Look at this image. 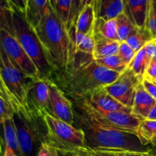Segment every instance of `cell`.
<instances>
[{
  "mask_svg": "<svg viewBox=\"0 0 156 156\" xmlns=\"http://www.w3.org/2000/svg\"><path fill=\"white\" fill-rule=\"evenodd\" d=\"M120 73L101 66L91 55L76 52L66 68L53 81L74 101L83 100L117 80Z\"/></svg>",
  "mask_w": 156,
  "mask_h": 156,
  "instance_id": "cell-1",
  "label": "cell"
},
{
  "mask_svg": "<svg viewBox=\"0 0 156 156\" xmlns=\"http://www.w3.org/2000/svg\"><path fill=\"white\" fill-rule=\"evenodd\" d=\"M34 29L54 75L63 71L73 59L76 49L66 27L53 8Z\"/></svg>",
  "mask_w": 156,
  "mask_h": 156,
  "instance_id": "cell-2",
  "label": "cell"
},
{
  "mask_svg": "<svg viewBox=\"0 0 156 156\" xmlns=\"http://www.w3.org/2000/svg\"><path fill=\"white\" fill-rule=\"evenodd\" d=\"M74 114L80 129L85 133L86 146L90 149L112 153L150 151V146H143L137 135L103 127L76 108Z\"/></svg>",
  "mask_w": 156,
  "mask_h": 156,
  "instance_id": "cell-3",
  "label": "cell"
},
{
  "mask_svg": "<svg viewBox=\"0 0 156 156\" xmlns=\"http://www.w3.org/2000/svg\"><path fill=\"white\" fill-rule=\"evenodd\" d=\"M0 74L15 105V113L27 120L35 118L30 114L27 104L29 90L34 80L21 71L6 55L0 46Z\"/></svg>",
  "mask_w": 156,
  "mask_h": 156,
  "instance_id": "cell-4",
  "label": "cell"
},
{
  "mask_svg": "<svg viewBox=\"0 0 156 156\" xmlns=\"http://www.w3.org/2000/svg\"><path fill=\"white\" fill-rule=\"evenodd\" d=\"M13 34L37 69L41 79L53 81L54 72L50 67L34 29L24 13L15 9L13 15Z\"/></svg>",
  "mask_w": 156,
  "mask_h": 156,
  "instance_id": "cell-5",
  "label": "cell"
},
{
  "mask_svg": "<svg viewBox=\"0 0 156 156\" xmlns=\"http://www.w3.org/2000/svg\"><path fill=\"white\" fill-rule=\"evenodd\" d=\"M46 127L45 142L59 153H75L87 147L85 133L80 128L66 123L47 114L43 117Z\"/></svg>",
  "mask_w": 156,
  "mask_h": 156,
  "instance_id": "cell-6",
  "label": "cell"
},
{
  "mask_svg": "<svg viewBox=\"0 0 156 156\" xmlns=\"http://www.w3.org/2000/svg\"><path fill=\"white\" fill-rule=\"evenodd\" d=\"M76 109L92 120L94 123L108 129L126 133L137 135V130L143 120L133 115L131 113L100 112L93 109L85 101H75Z\"/></svg>",
  "mask_w": 156,
  "mask_h": 156,
  "instance_id": "cell-7",
  "label": "cell"
},
{
  "mask_svg": "<svg viewBox=\"0 0 156 156\" xmlns=\"http://www.w3.org/2000/svg\"><path fill=\"white\" fill-rule=\"evenodd\" d=\"M15 126L18 133V141L23 156H34L36 150L42 143L45 142L46 127L44 120L40 118L27 120L22 114L15 113L14 114Z\"/></svg>",
  "mask_w": 156,
  "mask_h": 156,
  "instance_id": "cell-8",
  "label": "cell"
},
{
  "mask_svg": "<svg viewBox=\"0 0 156 156\" xmlns=\"http://www.w3.org/2000/svg\"><path fill=\"white\" fill-rule=\"evenodd\" d=\"M0 46L11 60L34 79H41L37 69L14 34L7 31L0 32Z\"/></svg>",
  "mask_w": 156,
  "mask_h": 156,
  "instance_id": "cell-9",
  "label": "cell"
},
{
  "mask_svg": "<svg viewBox=\"0 0 156 156\" xmlns=\"http://www.w3.org/2000/svg\"><path fill=\"white\" fill-rule=\"evenodd\" d=\"M140 82H142L141 81L127 66L124 72L120 73L115 82L104 88L117 101L131 109L135 96L136 87Z\"/></svg>",
  "mask_w": 156,
  "mask_h": 156,
  "instance_id": "cell-10",
  "label": "cell"
},
{
  "mask_svg": "<svg viewBox=\"0 0 156 156\" xmlns=\"http://www.w3.org/2000/svg\"><path fill=\"white\" fill-rule=\"evenodd\" d=\"M50 114L69 124L75 123L73 105L53 81H48Z\"/></svg>",
  "mask_w": 156,
  "mask_h": 156,
  "instance_id": "cell-11",
  "label": "cell"
},
{
  "mask_svg": "<svg viewBox=\"0 0 156 156\" xmlns=\"http://www.w3.org/2000/svg\"><path fill=\"white\" fill-rule=\"evenodd\" d=\"M27 104L30 114L35 118L43 119L46 114H50L48 81H34L29 90Z\"/></svg>",
  "mask_w": 156,
  "mask_h": 156,
  "instance_id": "cell-12",
  "label": "cell"
},
{
  "mask_svg": "<svg viewBox=\"0 0 156 156\" xmlns=\"http://www.w3.org/2000/svg\"><path fill=\"white\" fill-rule=\"evenodd\" d=\"M82 101V100H81ZM90 107L94 110L100 112H120L131 113L130 108L123 106L122 104L114 99L105 88L98 90L89 97L83 99Z\"/></svg>",
  "mask_w": 156,
  "mask_h": 156,
  "instance_id": "cell-13",
  "label": "cell"
},
{
  "mask_svg": "<svg viewBox=\"0 0 156 156\" xmlns=\"http://www.w3.org/2000/svg\"><path fill=\"white\" fill-rule=\"evenodd\" d=\"M155 105L156 100L146 91L142 82L139 83L136 87L131 114L141 120H146Z\"/></svg>",
  "mask_w": 156,
  "mask_h": 156,
  "instance_id": "cell-14",
  "label": "cell"
},
{
  "mask_svg": "<svg viewBox=\"0 0 156 156\" xmlns=\"http://www.w3.org/2000/svg\"><path fill=\"white\" fill-rule=\"evenodd\" d=\"M123 13L136 27H146L149 0H123Z\"/></svg>",
  "mask_w": 156,
  "mask_h": 156,
  "instance_id": "cell-15",
  "label": "cell"
},
{
  "mask_svg": "<svg viewBox=\"0 0 156 156\" xmlns=\"http://www.w3.org/2000/svg\"><path fill=\"white\" fill-rule=\"evenodd\" d=\"M51 7L50 0H27L24 13L26 20L35 28Z\"/></svg>",
  "mask_w": 156,
  "mask_h": 156,
  "instance_id": "cell-16",
  "label": "cell"
},
{
  "mask_svg": "<svg viewBox=\"0 0 156 156\" xmlns=\"http://www.w3.org/2000/svg\"><path fill=\"white\" fill-rule=\"evenodd\" d=\"M94 50L93 57L94 59L111 56L118 53L120 41L109 40L94 32Z\"/></svg>",
  "mask_w": 156,
  "mask_h": 156,
  "instance_id": "cell-17",
  "label": "cell"
},
{
  "mask_svg": "<svg viewBox=\"0 0 156 156\" xmlns=\"http://www.w3.org/2000/svg\"><path fill=\"white\" fill-rule=\"evenodd\" d=\"M96 16L92 5H85L81 11L74 26L76 33L88 34L94 32Z\"/></svg>",
  "mask_w": 156,
  "mask_h": 156,
  "instance_id": "cell-18",
  "label": "cell"
},
{
  "mask_svg": "<svg viewBox=\"0 0 156 156\" xmlns=\"http://www.w3.org/2000/svg\"><path fill=\"white\" fill-rule=\"evenodd\" d=\"M2 125L3 129V136H4L3 139H4L5 146L12 149L18 156H23L21 148H20L18 133H17L14 117L5 120L2 123Z\"/></svg>",
  "mask_w": 156,
  "mask_h": 156,
  "instance_id": "cell-19",
  "label": "cell"
},
{
  "mask_svg": "<svg viewBox=\"0 0 156 156\" xmlns=\"http://www.w3.org/2000/svg\"><path fill=\"white\" fill-rule=\"evenodd\" d=\"M123 12V0H101L95 16L96 18L111 20L117 18Z\"/></svg>",
  "mask_w": 156,
  "mask_h": 156,
  "instance_id": "cell-20",
  "label": "cell"
},
{
  "mask_svg": "<svg viewBox=\"0 0 156 156\" xmlns=\"http://www.w3.org/2000/svg\"><path fill=\"white\" fill-rule=\"evenodd\" d=\"M15 6L10 0H0V32L13 34V15Z\"/></svg>",
  "mask_w": 156,
  "mask_h": 156,
  "instance_id": "cell-21",
  "label": "cell"
},
{
  "mask_svg": "<svg viewBox=\"0 0 156 156\" xmlns=\"http://www.w3.org/2000/svg\"><path fill=\"white\" fill-rule=\"evenodd\" d=\"M94 32L109 40L120 41L118 35H117L116 18L111 20H105L103 18H97L95 19V22H94Z\"/></svg>",
  "mask_w": 156,
  "mask_h": 156,
  "instance_id": "cell-22",
  "label": "cell"
},
{
  "mask_svg": "<svg viewBox=\"0 0 156 156\" xmlns=\"http://www.w3.org/2000/svg\"><path fill=\"white\" fill-rule=\"evenodd\" d=\"M151 60L152 59L146 54V50L143 47L136 53L135 56L133 59L132 62L128 66V67L131 69L134 74L142 82L146 75V70H147Z\"/></svg>",
  "mask_w": 156,
  "mask_h": 156,
  "instance_id": "cell-23",
  "label": "cell"
},
{
  "mask_svg": "<svg viewBox=\"0 0 156 156\" xmlns=\"http://www.w3.org/2000/svg\"><path fill=\"white\" fill-rule=\"evenodd\" d=\"M153 41L149 34V31L146 28L136 27L133 31L129 35L125 42L135 52H138L145 47L148 42Z\"/></svg>",
  "mask_w": 156,
  "mask_h": 156,
  "instance_id": "cell-24",
  "label": "cell"
},
{
  "mask_svg": "<svg viewBox=\"0 0 156 156\" xmlns=\"http://www.w3.org/2000/svg\"><path fill=\"white\" fill-rule=\"evenodd\" d=\"M137 136L143 146H148L156 136V120H143L137 130Z\"/></svg>",
  "mask_w": 156,
  "mask_h": 156,
  "instance_id": "cell-25",
  "label": "cell"
},
{
  "mask_svg": "<svg viewBox=\"0 0 156 156\" xmlns=\"http://www.w3.org/2000/svg\"><path fill=\"white\" fill-rule=\"evenodd\" d=\"M50 4L56 15L63 23L69 32L72 0H51Z\"/></svg>",
  "mask_w": 156,
  "mask_h": 156,
  "instance_id": "cell-26",
  "label": "cell"
},
{
  "mask_svg": "<svg viewBox=\"0 0 156 156\" xmlns=\"http://www.w3.org/2000/svg\"><path fill=\"white\" fill-rule=\"evenodd\" d=\"M95 60L101 66H103L111 71L117 72L119 73L124 72L128 66L118 54L107 56V57L95 59Z\"/></svg>",
  "mask_w": 156,
  "mask_h": 156,
  "instance_id": "cell-27",
  "label": "cell"
},
{
  "mask_svg": "<svg viewBox=\"0 0 156 156\" xmlns=\"http://www.w3.org/2000/svg\"><path fill=\"white\" fill-rule=\"evenodd\" d=\"M117 20V35L120 42L125 41L129 35L133 31L136 26L130 21L124 13H122L116 18Z\"/></svg>",
  "mask_w": 156,
  "mask_h": 156,
  "instance_id": "cell-28",
  "label": "cell"
},
{
  "mask_svg": "<svg viewBox=\"0 0 156 156\" xmlns=\"http://www.w3.org/2000/svg\"><path fill=\"white\" fill-rule=\"evenodd\" d=\"M152 40L156 39V0H149L146 27Z\"/></svg>",
  "mask_w": 156,
  "mask_h": 156,
  "instance_id": "cell-29",
  "label": "cell"
},
{
  "mask_svg": "<svg viewBox=\"0 0 156 156\" xmlns=\"http://www.w3.org/2000/svg\"><path fill=\"white\" fill-rule=\"evenodd\" d=\"M136 53V52L134 51L127 44V43L125 41H122L120 43V46H119L118 53L117 54L120 56L123 62L126 64L127 66L129 65L131 62H132L133 59L135 56Z\"/></svg>",
  "mask_w": 156,
  "mask_h": 156,
  "instance_id": "cell-30",
  "label": "cell"
},
{
  "mask_svg": "<svg viewBox=\"0 0 156 156\" xmlns=\"http://www.w3.org/2000/svg\"><path fill=\"white\" fill-rule=\"evenodd\" d=\"M82 10V0H72L71 12H70L69 23V31L72 27H74Z\"/></svg>",
  "mask_w": 156,
  "mask_h": 156,
  "instance_id": "cell-31",
  "label": "cell"
},
{
  "mask_svg": "<svg viewBox=\"0 0 156 156\" xmlns=\"http://www.w3.org/2000/svg\"><path fill=\"white\" fill-rule=\"evenodd\" d=\"M15 111L12 107L2 98L0 97V124L3 123L5 120L14 117Z\"/></svg>",
  "mask_w": 156,
  "mask_h": 156,
  "instance_id": "cell-32",
  "label": "cell"
},
{
  "mask_svg": "<svg viewBox=\"0 0 156 156\" xmlns=\"http://www.w3.org/2000/svg\"><path fill=\"white\" fill-rule=\"evenodd\" d=\"M76 156H118L116 153L107 152H101V151L94 150L88 147L79 149L75 152Z\"/></svg>",
  "mask_w": 156,
  "mask_h": 156,
  "instance_id": "cell-33",
  "label": "cell"
},
{
  "mask_svg": "<svg viewBox=\"0 0 156 156\" xmlns=\"http://www.w3.org/2000/svg\"><path fill=\"white\" fill-rule=\"evenodd\" d=\"M36 156H59V151L46 142L41 145Z\"/></svg>",
  "mask_w": 156,
  "mask_h": 156,
  "instance_id": "cell-34",
  "label": "cell"
},
{
  "mask_svg": "<svg viewBox=\"0 0 156 156\" xmlns=\"http://www.w3.org/2000/svg\"><path fill=\"white\" fill-rule=\"evenodd\" d=\"M0 97L2 98L13 109V111H16V108H15V105L14 104L13 100L12 98V96L9 94V91H8L7 88H6L4 82H3V79L2 78L1 74H0Z\"/></svg>",
  "mask_w": 156,
  "mask_h": 156,
  "instance_id": "cell-35",
  "label": "cell"
},
{
  "mask_svg": "<svg viewBox=\"0 0 156 156\" xmlns=\"http://www.w3.org/2000/svg\"><path fill=\"white\" fill-rule=\"evenodd\" d=\"M143 87L146 90L148 93L156 100V82L152 81L149 78L144 76L143 81H142Z\"/></svg>",
  "mask_w": 156,
  "mask_h": 156,
  "instance_id": "cell-36",
  "label": "cell"
},
{
  "mask_svg": "<svg viewBox=\"0 0 156 156\" xmlns=\"http://www.w3.org/2000/svg\"><path fill=\"white\" fill-rule=\"evenodd\" d=\"M145 76L156 82V58L152 59V60L150 61Z\"/></svg>",
  "mask_w": 156,
  "mask_h": 156,
  "instance_id": "cell-37",
  "label": "cell"
},
{
  "mask_svg": "<svg viewBox=\"0 0 156 156\" xmlns=\"http://www.w3.org/2000/svg\"><path fill=\"white\" fill-rule=\"evenodd\" d=\"M146 54L151 59L156 58V43L154 41L148 42L144 47Z\"/></svg>",
  "mask_w": 156,
  "mask_h": 156,
  "instance_id": "cell-38",
  "label": "cell"
},
{
  "mask_svg": "<svg viewBox=\"0 0 156 156\" xmlns=\"http://www.w3.org/2000/svg\"><path fill=\"white\" fill-rule=\"evenodd\" d=\"M116 154L118 156H153L151 151H149V152H123Z\"/></svg>",
  "mask_w": 156,
  "mask_h": 156,
  "instance_id": "cell-39",
  "label": "cell"
},
{
  "mask_svg": "<svg viewBox=\"0 0 156 156\" xmlns=\"http://www.w3.org/2000/svg\"><path fill=\"white\" fill-rule=\"evenodd\" d=\"M15 9L22 13H25L26 0H11Z\"/></svg>",
  "mask_w": 156,
  "mask_h": 156,
  "instance_id": "cell-40",
  "label": "cell"
},
{
  "mask_svg": "<svg viewBox=\"0 0 156 156\" xmlns=\"http://www.w3.org/2000/svg\"><path fill=\"white\" fill-rule=\"evenodd\" d=\"M150 151L153 156H156V136L150 143Z\"/></svg>",
  "mask_w": 156,
  "mask_h": 156,
  "instance_id": "cell-41",
  "label": "cell"
},
{
  "mask_svg": "<svg viewBox=\"0 0 156 156\" xmlns=\"http://www.w3.org/2000/svg\"><path fill=\"white\" fill-rule=\"evenodd\" d=\"M3 156H18L14 152V151L12 149H11L10 148L5 146V151H4V155Z\"/></svg>",
  "mask_w": 156,
  "mask_h": 156,
  "instance_id": "cell-42",
  "label": "cell"
},
{
  "mask_svg": "<svg viewBox=\"0 0 156 156\" xmlns=\"http://www.w3.org/2000/svg\"><path fill=\"white\" fill-rule=\"evenodd\" d=\"M148 120H156V105H155L153 108L152 109V111L149 113V116L147 117Z\"/></svg>",
  "mask_w": 156,
  "mask_h": 156,
  "instance_id": "cell-43",
  "label": "cell"
},
{
  "mask_svg": "<svg viewBox=\"0 0 156 156\" xmlns=\"http://www.w3.org/2000/svg\"><path fill=\"white\" fill-rule=\"evenodd\" d=\"M5 147V145L4 139H2V136L0 135V156H3L4 155Z\"/></svg>",
  "mask_w": 156,
  "mask_h": 156,
  "instance_id": "cell-44",
  "label": "cell"
},
{
  "mask_svg": "<svg viewBox=\"0 0 156 156\" xmlns=\"http://www.w3.org/2000/svg\"><path fill=\"white\" fill-rule=\"evenodd\" d=\"M92 5L94 6V0H82V7L83 9L85 5Z\"/></svg>",
  "mask_w": 156,
  "mask_h": 156,
  "instance_id": "cell-45",
  "label": "cell"
},
{
  "mask_svg": "<svg viewBox=\"0 0 156 156\" xmlns=\"http://www.w3.org/2000/svg\"><path fill=\"white\" fill-rule=\"evenodd\" d=\"M101 2V0H94V12H95V15H96V13L98 12V10L99 9Z\"/></svg>",
  "mask_w": 156,
  "mask_h": 156,
  "instance_id": "cell-46",
  "label": "cell"
},
{
  "mask_svg": "<svg viewBox=\"0 0 156 156\" xmlns=\"http://www.w3.org/2000/svg\"><path fill=\"white\" fill-rule=\"evenodd\" d=\"M59 156H76L74 153H59Z\"/></svg>",
  "mask_w": 156,
  "mask_h": 156,
  "instance_id": "cell-47",
  "label": "cell"
},
{
  "mask_svg": "<svg viewBox=\"0 0 156 156\" xmlns=\"http://www.w3.org/2000/svg\"><path fill=\"white\" fill-rule=\"evenodd\" d=\"M153 41H155V42L156 43V39H155V40H153Z\"/></svg>",
  "mask_w": 156,
  "mask_h": 156,
  "instance_id": "cell-48",
  "label": "cell"
},
{
  "mask_svg": "<svg viewBox=\"0 0 156 156\" xmlns=\"http://www.w3.org/2000/svg\"><path fill=\"white\" fill-rule=\"evenodd\" d=\"M50 1H51V0H50Z\"/></svg>",
  "mask_w": 156,
  "mask_h": 156,
  "instance_id": "cell-49",
  "label": "cell"
},
{
  "mask_svg": "<svg viewBox=\"0 0 156 156\" xmlns=\"http://www.w3.org/2000/svg\"><path fill=\"white\" fill-rule=\"evenodd\" d=\"M26 1H27V0H26Z\"/></svg>",
  "mask_w": 156,
  "mask_h": 156,
  "instance_id": "cell-50",
  "label": "cell"
},
{
  "mask_svg": "<svg viewBox=\"0 0 156 156\" xmlns=\"http://www.w3.org/2000/svg\"><path fill=\"white\" fill-rule=\"evenodd\" d=\"M10 1H11V0H10Z\"/></svg>",
  "mask_w": 156,
  "mask_h": 156,
  "instance_id": "cell-51",
  "label": "cell"
}]
</instances>
